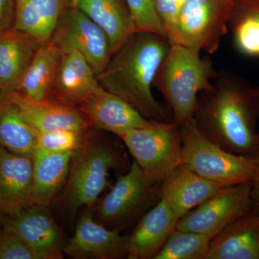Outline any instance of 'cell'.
<instances>
[{
	"instance_id": "obj_25",
	"label": "cell",
	"mask_w": 259,
	"mask_h": 259,
	"mask_svg": "<svg viewBox=\"0 0 259 259\" xmlns=\"http://www.w3.org/2000/svg\"><path fill=\"white\" fill-rule=\"evenodd\" d=\"M37 135L8 94L0 92V146L15 154L32 157L36 149Z\"/></svg>"
},
{
	"instance_id": "obj_24",
	"label": "cell",
	"mask_w": 259,
	"mask_h": 259,
	"mask_svg": "<svg viewBox=\"0 0 259 259\" xmlns=\"http://www.w3.org/2000/svg\"><path fill=\"white\" fill-rule=\"evenodd\" d=\"M61 51L52 42L42 44L19 83L17 92L32 100H50Z\"/></svg>"
},
{
	"instance_id": "obj_34",
	"label": "cell",
	"mask_w": 259,
	"mask_h": 259,
	"mask_svg": "<svg viewBox=\"0 0 259 259\" xmlns=\"http://www.w3.org/2000/svg\"><path fill=\"white\" fill-rule=\"evenodd\" d=\"M238 8L248 10L259 20V0H241L238 5Z\"/></svg>"
},
{
	"instance_id": "obj_17",
	"label": "cell",
	"mask_w": 259,
	"mask_h": 259,
	"mask_svg": "<svg viewBox=\"0 0 259 259\" xmlns=\"http://www.w3.org/2000/svg\"><path fill=\"white\" fill-rule=\"evenodd\" d=\"M179 218L160 199L140 219L128 236V259H154L176 229Z\"/></svg>"
},
{
	"instance_id": "obj_13",
	"label": "cell",
	"mask_w": 259,
	"mask_h": 259,
	"mask_svg": "<svg viewBox=\"0 0 259 259\" xmlns=\"http://www.w3.org/2000/svg\"><path fill=\"white\" fill-rule=\"evenodd\" d=\"M78 108L90 126L118 137L131 130L146 127L152 122L128 102L103 88L89 97Z\"/></svg>"
},
{
	"instance_id": "obj_9",
	"label": "cell",
	"mask_w": 259,
	"mask_h": 259,
	"mask_svg": "<svg viewBox=\"0 0 259 259\" xmlns=\"http://www.w3.org/2000/svg\"><path fill=\"white\" fill-rule=\"evenodd\" d=\"M231 16V10L221 0H187L180 9L173 44L212 54L226 32Z\"/></svg>"
},
{
	"instance_id": "obj_33",
	"label": "cell",
	"mask_w": 259,
	"mask_h": 259,
	"mask_svg": "<svg viewBox=\"0 0 259 259\" xmlns=\"http://www.w3.org/2000/svg\"><path fill=\"white\" fill-rule=\"evenodd\" d=\"M258 159L259 161V156H258ZM251 199V211L259 214V172L258 176L252 182Z\"/></svg>"
},
{
	"instance_id": "obj_27",
	"label": "cell",
	"mask_w": 259,
	"mask_h": 259,
	"mask_svg": "<svg viewBox=\"0 0 259 259\" xmlns=\"http://www.w3.org/2000/svg\"><path fill=\"white\" fill-rule=\"evenodd\" d=\"M231 17L233 19L235 42L242 54L259 57V20L248 10L238 8Z\"/></svg>"
},
{
	"instance_id": "obj_16",
	"label": "cell",
	"mask_w": 259,
	"mask_h": 259,
	"mask_svg": "<svg viewBox=\"0 0 259 259\" xmlns=\"http://www.w3.org/2000/svg\"><path fill=\"white\" fill-rule=\"evenodd\" d=\"M5 93L25 120L38 133L56 129L87 131L90 127L78 107L51 99L44 101L30 100L17 91Z\"/></svg>"
},
{
	"instance_id": "obj_4",
	"label": "cell",
	"mask_w": 259,
	"mask_h": 259,
	"mask_svg": "<svg viewBox=\"0 0 259 259\" xmlns=\"http://www.w3.org/2000/svg\"><path fill=\"white\" fill-rule=\"evenodd\" d=\"M184 164L205 180L229 187L253 182L258 176V157L229 152L204 137L194 118L180 125Z\"/></svg>"
},
{
	"instance_id": "obj_38",
	"label": "cell",
	"mask_w": 259,
	"mask_h": 259,
	"mask_svg": "<svg viewBox=\"0 0 259 259\" xmlns=\"http://www.w3.org/2000/svg\"><path fill=\"white\" fill-rule=\"evenodd\" d=\"M186 1H187V0H177L179 4L180 5L181 8H182V5H183L184 3H185Z\"/></svg>"
},
{
	"instance_id": "obj_31",
	"label": "cell",
	"mask_w": 259,
	"mask_h": 259,
	"mask_svg": "<svg viewBox=\"0 0 259 259\" xmlns=\"http://www.w3.org/2000/svg\"><path fill=\"white\" fill-rule=\"evenodd\" d=\"M153 3L166 29L167 40L170 44H173L176 36L180 5L177 0H153Z\"/></svg>"
},
{
	"instance_id": "obj_35",
	"label": "cell",
	"mask_w": 259,
	"mask_h": 259,
	"mask_svg": "<svg viewBox=\"0 0 259 259\" xmlns=\"http://www.w3.org/2000/svg\"><path fill=\"white\" fill-rule=\"evenodd\" d=\"M223 5L228 8V10H231V14L233 12V8L234 6V0H221Z\"/></svg>"
},
{
	"instance_id": "obj_15",
	"label": "cell",
	"mask_w": 259,
	"mask_h": 259,
	"mask_svg": "<svg viewBox=\"0 0 259 259\" xmlns=\"http://www.w3.org/2000/svg\"><path fill=\"white\" fill-rule=\"evenodd\" d=\"M102 88L93 68L79 52L61 51L51 97L79 107Z\"/></svg>"
},
{
	"instance_id": "obj_2",
	"label": "cell",
	"mask_w": 259,
	"mask_h": 259,
	"mask_svg": "<svg viewBox=\"0 0 259 259\" xmlns=\"http://www.w3.org/2000/svg\"><path fill=\"white\" fill-rule=\"evenodd\" d=\"M169 48L170 42L161 35L135 32L97 75L99 83L131 104L148 120L174 122L171 112L156 101L151 90Z\"/></svg>"
},
{
	"instance_id": "obj_30",
	"label": "cell",
	"mask_w": 259,
	"mask_h": 259,
	"mask_svg": "<svg viewBox=\"0 0 259 259\" xmlns=\"http://www.w3.org/2000/svg\"><path fill=\"white\" fill-rule=\"evenodd\" d=\"M0 259H41L18 236L3 228L0 238Z\"/></svg>"
},
{
	"instance_id": "obj_1",
	"label": "cell",
	"mask_w": 259,
	"mask_h": 259,
	"mask_svg": "<svg viewBox=\"0 0 259 259\" xmlns=\"http://www.w3.org/2000/svg\"><path fill=\"white\" fill-rule=\"evenodd\" d=\"M215 79L211 90L199 94L193 117L197 128L229 152L258 157V88L228 73Z\"/></svg>"
},
{
	"instance_id": "obj_36",
	"label": "cell",
	"mask_w": 259,
	"mask_h": 259,
	"mask_svg": "<svg viewBox=\"0 0 259 259\" xmlns=\"http://www.w3.org/2000/svg\"><path fill=\"white\" fill-rule=\"evenodd\" d=\"M3 231V214L0 211V238Z\"/></svg>"
},
{
	"instance_id": "obj_22",
	"label": "cell",
	"mask_w": 259,
	"mask_h": 259,
	"mask_svg": "<svg viewBox=\"0 0 259 259\" xmlns=\"http://www.w3.org/2000/svg\"><path fill=\"white\" fill-rule=\"evenodd\" d=\"M69 4L71 0H15L13 27L47 44L61 15L71 7Z\"/></svg>"
},
{
	"instance_id": "obj_20",
	"label": "cell",
	"mask_w": 259,
	"mask_h": 259,
	"mask_svg": "<svg viewBox=\"0 0 259 259\" xmlns=\"http://www.w3.org/2000/svg\"><path fill=\"white\" fill-rule=\"evenodd\" d=\"M42 44L14 27L0 35V92L17 91Z\"/></svg>"
},
{
	"instance_id": "obj_8",
	"label": "cell",
	"mask_w": 259,
	"mask_h": 259,
	"mask_svg": "<svg viewBox=\"0 0 259 259\" xmlns=\"http://www.w3.org/2000/svg\"><path fill=\"white\" fill-rule=\"evenodd\" d=\"M252 183L225 187L179 220L176 230L214 238L251 211Z\"/></svg>"
},
{
	"instance_id": "obj_39",
	"label": "cell",
	"mask_w": 259,
	"mask_h": 259,
	"mask_svg": "<svg viewBox=\"0 0 259 259\" xmlns=\"http://www.w3.org/2000/svg\"><path fill=\"white\" fill-rule=\"evenodd\" d=\"M258 94H259V88H258Z\"/></svg>"
},
{
	"instance_id": "obj_14",
	"label": "cell",
	"mask_w": 259,
	"mask_h": 259,
	"mask_svg": "<svg viewBox=\"0 0 259 259\" xmlns=\"http://www.w3.org/2000/svg\"><path fill=\"white\" fill-rule=\"evenodd\" d=\"M31 156L15 154L0 146V211L10 215L33 204Z\"/></svg>"
},
{
	"instance_id": "obj_18",
	"label": "cell",
	"mask_w": 259,
	"mask_h": 259,
	"mask_svg": "<svg viewBox=\"0 0 259 259\" xmlns=\"http://www.w3.org/2000/svg\"><path fill=\"white\" fill-rule=\"evenodd\" d=\"M223 187L199 176L183 163L162 182L161 199L180 219Z\"/></svg>"
},
{
	"instance_id": "obj_19",
	"label": "cell",
	"mask_w": 259,
	"mask_h": 259,
	"mask_svg": "<svg viewBox=\"0 0 259 259\" xmlns=\"http://www.w3.org/2000/svg\"><path fill=\"white\" fill-rule=\"evenodd\" d=\"M206 259H259V214L250 211L212 238Z\"/></svg>"
},
{
	"instance_id": "obj_3",
	"label": "cell",
	"mask_w": 259,
	"mask_h": 259,
	"mask_svg": "<svg viewBox=\"0 0 259 259\" xmlns=\"http://www.w3.org/2000/svg\"><path fill=\"white\" fill-rule=\"evenodd\" d=\"M200 52L170 44L153 83L171 107L173 121L179 126L193 118L199 94L211 90L217 76L212 63L202 58Z\"/></svg>"
},
{
	"instance_id": "obj_28",
	"label": "cell",
	"mask_w": 259,
	"mask_h": 259,
	"mask_svg": "<svg viewBox=\"0 0 259 259\" xmlns=\"http://www.w3.org/2000/svg\"><path fill=\"white\" fill-rule=\"evenodd\" d=\"M86 133L87 131L70 129H56L38 133L36 149L49 152L76 151L86 141Z\"/></svg>"
},
{
	"instance_id": "obj_10",
	"label": "cell",
	"mask_w": 259,
	"mask_h": 259,
	"mask_svg": "<svg viewBox=\"0 0 259 259\" xmlns=\"http://www.w3.org/2000/svg\"><path fill=\"white\" fill-rule=\"evenodd\" d=\"M51 42L61 52H79L97 75L105 69L112 56L111 46L105 32L81 10L72 6L61 15Z\"/></svg>"
},
{
	"instance_id": "obj_6",
	"label": "cell",
	"mask_w": 259,
	"mask_h": 259,
	"mask_svg": "<svg viewBox=\"0 0 259 259\" xmlns=\"http://www.w3.org/2000/svg\"><path fill=\"white\" fill-rule=\"evenodd\" d=\"M122 157L115 146L86 140L75 152L66 187V200L71 212L95 203L105 190L109 171L122 165Z\"/></svg>"
},
{
	"instance_id": "obj_23",
	"label": "cell",
	"mask_w": 259,
	"mask_h": 259,
	"mask_svg": "<svg viewBox=\"0 0 259 259\" xmlns=\"http://www.w3.org/2000/svg\"><path fill=\"white\" fill-rule=\"evenodd\" d=\"M78 8L105 32L112 55L136 32L128 8L122 0H78Z\"/></svg>"
},
{
	"instance_id": "obj_37",
	"label": "cell",
	"mask_w": 259,
	"mask_h": 259,
	"mask_svg": "<svg viewBox=\"0 0 259 259\" xmlns=\"http://www.w3.org/2000/svg\"><path fill=\"white\" fill-rule=\"evenodd\" d=\"M78 0H71V5H72V7H76V4H77Z\"/></svg>"
},
{
	"instance_id": "obj_11",
	"label": "cell",
	"mask_w": 259,
	"mask_h": 259,
	"mask_svg": "<svg viewBox=\"0 0 259 259\" xmlns=\"http://www.w3.org/2000/svg\"><path fill=\"white\" fill-rule=\"evenodd\" d=\"M3 228L21 238L41 259L63 258L66 242L48 206L32 204L3 215Z\"/></svg>"
},
{
	"instance_id": "obj_32",
	"label": "cell",
	"mask_w": 259,
	"mask_h": 259,
	"mask_svg": "<svg viewBox=\"0 0 259 259\" xmlns=\"http://www.w3.org/2000/svg\"><path fill=\"white\" fill-rule=\"evenodd\" d=\"M15 18V0H0V35L13 28Z\"/></svg>"
},
{
	"instance_id": "obj_5",
	"label": "cell",
	"mask_w": 259,
	"mask_h": 259,
	"mask_svg": "<svg viewBox=\"0 0 259 259\" xmlns=\"http://www.w3.org/2000/svg\"><path fill=\"white\" fill-rule=\"evenodd\" d=\"M134 161L155 184H161L183 164L180 126L175 122L152 121L146 127L120 136Z\"/></svg>"
},
{
	"instance_id": "obj_7",
	"label": "cell",
	"mask_w": 259,
	"mask_h": 259,
	"mask_svg": "<svg viewBox=\"0 0 259 259\" xmlns=\"http://www.w3.org/2000/svg\"><path fill=\"white\" fill-rule=\"evenodd\" d=\"M161 186L151 182L136 162L133 161L99 204V218L120 231L122 227L157 203L161 199Z\"/></svg>"
},
{
	"instance_id": "obj_12",
	"label": "cell",
	"mask_w": 259,
	"mask_h": 259,
	"mask_svg": "<svg viewBox=\"0 0 259 259\" xmlns=\"http://www.w3.org/2000/svg\"><path fill=\"white\" fill-rule=\"evenodd\" d=\"M64 253L74 258H127L128 236L109 229L88 214L79 218L73 236L64 245Z\"/></svg>"
},
{
	"instance_id": "obj_21",
	"label": "cell",
	"mask_w": 259,
	"mask_h": 259,
	"mask_svg": "<svg viewBox=\"0 0 259 259\" xmlns=\"http://www.w3.org/2000/svg\"><path fill=\"white\" fill-rule=\"evenodd\" d=\"M75 152H49L35 150L32 156L33 204L48 207L50 205L69 177Z\"/></svg>"
},
{
	"instance_id": "obj_29",
	"label": "cell",
	"mask_w": 259,
	"mask_h": 259,
	"mask_svg": "<svg viewBox=\"0 0 259 259\" xmlns=\"http://www.w3.org/2000/svg\"><path fill=\"white\" fill-rule=\"evenodd\" d=\"M125 1L132 17L136 32H152L167 39L166 29L158 16L153 0Z\"/></svg>"
},
{
	"instance_id": "obj_26",
	"label": "cell",
	"mask_w": 259,
	"mask_h": 259,
	"mask_svg": "<svg viewBox=\"0 0 259 259\" xmlns=\"http://www.w3.org/2000/svg\"><path fill=\"white\" fill-rule=\"evenodd\" d=\"M212 239L201 233L175 229L154 259H206Z\"/></svg>"
}]
</instances>
